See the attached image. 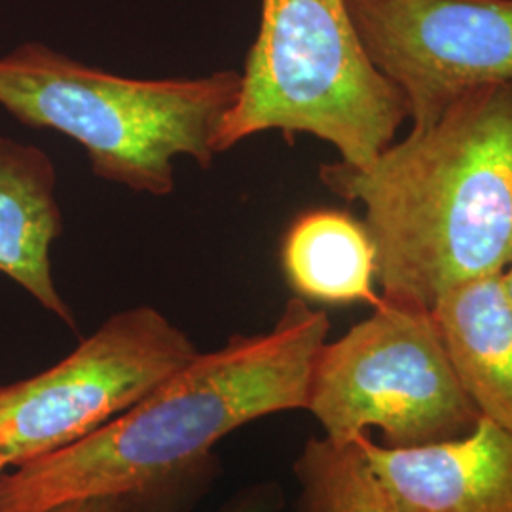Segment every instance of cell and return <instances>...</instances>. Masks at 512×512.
I'll use <instances>...</instances> for the list:
<instances>
[{
	"mask_svg": "<svg viewBox=\"0 0 512 512\" xmlns=\"http://www.w3.org/2000/svg\"><path fill=\"white\" fill-rule=\"evenodd\" d=\"M306 410L327 439L349 444L378 429L389 448L461 439L482 420L431 310L384 298L319 351Z\"/></svg>",
	"mask_w": 512,
	"mask_h": 512,
	"instance_id": "5",
	"label": "cell"
},
{
	"mask_svg": "<svg viewBox=\"0 0 512 512\" xmlns=\"http://www.w3.org/2000/svg\"><path fill=\"white\" fill-rule=\"evenodd\" d=\"M200 351L150 306L110 315L57 365L0 385V456L10 467L73 446L143 401Z\"/></svg>",
	"mask_w": 512,
	"mask_h": 512,
	"instance_id": "6",
	"label": "cell"
},
{
	"mask_svg": "<svg viewBox=\"0 0 512 512\" xmlns=\"http://www.w3.org/2000/svg\"><path fill=\"white\" fill-rule=\"evenodd\" d=\"M503 285H505V291H507V296L512 304V264L503 272Z\"/></svg>",
	"mask_w": 512,
	"mask_h": 512,
	"instance_id": "15",
	"label": "cell"
},
{
	"mask_svg": "<svg viewBox=\"0 0 512 512\" xmlns=\"http://www.w3.org/2000/svg\"><path fill=\"white\" fill-rule=\"evenodd\" d=\"M296 512H399L357 442L310 439L294 461Z\"/></svg>",
	"mask_w": 512,
	"mask_h": 512,
	"instance_id": "12",
	"label": "cell"
},
{
	"mask_svg": "<svg viewBox=\"0 0 512 512\" xmlns=\"http://www.w3.org/2000/svg\"><path fill=\"white\" fill-rule=\"evenodd\" d=\"M48 512H128V505L120 497H88L59 505Z\"/></svg>",
	"mask_w": 512,
	"mask_h": 512,
	"instance_id": "14",
	"label": "cell"
},
{
	"mask_svg": "<svg viewBox=\"0 0 512 512\" xmlns=\"http://www.w3.org/2000/svg\"><path fill=\"white\" fill-rule=\"evenodd\" d=\"M319 179L365 205L380 298L431 310L463 283L512 264V82L475 88L366 167Z\"/></svg>",
	"mask_w": 512,
	"mask_h": 512,
	"instance_id": "2",
	"label": "cell"
},
{
	"mask_svg": "<svg viewBox=\"0 0 512 512\" xmlns=\"http://www.w3.org/2000/svg\"><path fill=\"white\" fill-rule=\"evenodd\" d=\"M408 118L403 93L366 54L346 0H262L238 99L217 152L264 131L313 135L366 167Z\"/></svg>",
	"mask_w": 512,
	"mask_h": 512,
	"instance_id": "4",
	"label": "cell"
},
{
	"mask_svg": "<svg viewBox=\"0 0 512 512\" xmlns=\"http://www.w3.org/2000/svg\"><path fill=\"white\" fill-rule=\"evenodd\" d=\"M374 67L403 93L412 131L463 93L512 82V0H346Z\"/></svg>",
	"mask_w": 512,
	"mask_h": 512,
	"instance_id": "7",
	"label": "cell"
},
{
	"mask_svg": "<svg viewBox=\"0 0 512 512\" xmlns=\"http://www.w3.org/2000/svg\"><path fill=\"white\" fill-rule=\"evenodd\" d=\"M8 469H10V463L6 461V458H4V456H0V475H2V473H6Z\"/></svg>",
	"mask_w": 512,
	"mask_h": 512,
	"instance_id": "16",
	"label": "cell"
},
{
	"mask_svg": "<svg viewBox=\"0 0 512 512\" xmlns=\"http://www.w3.org/2000/svg\"><path fill=\"white\" fill-rule=\"evenodd\" d=\"M55 188V165L42 148L0 135V274L76 329L52 275L50 253L63 230Z\"/></svg>",
	"mask_w": 512,
	"mask_h": 512,
	"instance_id": "9",
	"label": "cell"
},
{
	"mask_svg": "<svg viewBox=\"0 0 512 512\" xmlns=\"http://www.w3.org/2000/svg\"><path fill=\"white\" fill-rule=\"evenodd\" d=\"M399 512H512V433L478 421L461 439L389 448L355 440Z\"/></svg>",
	"mask_w": 512,
	"mask_h": 512,
	"instance_id": "8",
	"label": "cell"
},
{
	"mask_svg": "<svg viewBox=\"0 0 512 512\" xmlns=\"http://www.w3.org/2000/svg\"><path fill=\"white\" fill-rule=\"evenodd\" d=\"M283 501L277 482H256L232 495L217 512H281Z\"/></svg>",
	"mask_w": 512,
	"mask_h": 512,
	"instance_id": "13",
	"label": "cell"
},
{
	"mask_svg": "<svg viewBox=\"0 0 512 512\" xmlns=\"http://www.w3.org/2000/svg\"><path fill=\"white\" fill-rule=\"evenodd\" d=\"M431 313L478 414L512 433V304L503 274L450 289Z\"/></svg>",
	"mask_w": 512,
	"mask_h": 512,
	"instance_id": "10",
	"label": "cell"
},
{
	"mask_svg": "<svg viewBox=\"0 0 512 512\" xmlns=\"http://www.w3.org/2000/svg\"><path fill=\"white\" fill-rule=\"evenodd\" d=\"M281 266L306 302L380 304L374 243L365 222L344 211L313 209L294 220L281 245Z\"/></svg>",
	"mask_w": 512,
	"mask_h": 512,
	"instance_id": "11",
	"label": "cell"
},
{
	"mask_svg": "<svg viewBox=\"0 0 512 512\" xmlns=\"http://www.w3.org/2000/svg\"><path fill=\"white\" fill-rule=\"evenodd\" d=\"M325 311L294 296L274 329L198 353L164 384L73 446L0 475V512H48L120 497L128 512H177L217 471L213 448L253 421L306 410L327 344Z\"/></svg>",
	"mask_w": 512,
	"mask_h": 512,
	"instance_id": "1",
	"label": "cell"
},
{
	"mask_svg": "<svg viewBox=\"0 0 512 512\" xmlns=\"http://www.w3.org/2000/svg\"><path fill=\"white\" fill-rule=\"evenodd\" d=\"M239 86L234 69L200 78H126L42 42H25L0 57L2 109L29 128L74 139L99 179L150 196L173 192L181 156L211 167Z\"/></svg>",
	"mask_w": 512,
	"mask_h": 512,
	"instance_id": "3",
	"label": "cell"
}]
</instances>
